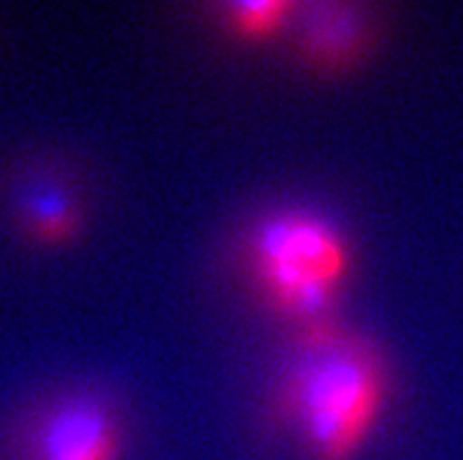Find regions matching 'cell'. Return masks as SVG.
Returning a JSON list of instances; mask_svg holds the SVG:
<instances>
[{"label":"cell","mask_w":463,"mask_h":460,"mask_svg":"<svg viewBox=\"0 0 463 460\" xmlns=\"http://www.w3.org/2000/svg\"><path fill=\"white\" fill-rule=\"evenodd\" d=\"M386 402V371L374 345L327 322L308 326L280 385V408L311 460H353Z\"/></svg>","instance_id":"1"},{"label":"cell","mask_w":463,"mask_h":460,"mask_svg":"<svg viewBox=\"0 0 463 460\" xmlns=\"http://www.w3.org/2000/svg\"><path fill=\"white\" fill-rule=\"evenodd\" d=\"M261 292L282 314L320 324L351 268L339 228L316 211L280 210L266 216L250 239Z\"/></svg>","instance_id":"2"},{"label":"cell","mask_w":463,"mask_h":460,"mask_svg":"<svg viewBox=\"0 0 463 460\" xmlns=\"http://www.w3.org/2000/svg\"><path fill=\"white\" fill-rule=\"evenodd\" d=\"M120 427L111 407L92 395H66L47 408L31 437V460H118Z\"/></svg>","instance_id":"3"},{"label":"cell","mask_w":463,"mask_h":460,"mask_svg":"<svg viewBox=\"0 0 463 460\" xmlns=\"http://www.w3.org/2000/svg\"><path fill=\"white\" fill-rule=\"evenodd\" d=\"M299 22V50L313 69L341 70L360 57L367 19L351 3L308 5Z\"/></svg>","instance_id":"4"},{"label":"cell","mask_w":463,"mask_h":460,"mask_svg":"<svg viewBox=\"0 0 463 460\" xmlns=\"http://www.w3.org/2000/svg\"><path fill=\"white\" fill-rule=\"evenodd\" d=\"M14 214L22 233L47 247L71 242L82 223L80 204L73 191L52 176L24 181L14 200Z\"/></svg>","instance_id":"5"},{"label":"cell","mask_w":463,"mask_h":460,"mask_svg":"<svg viewBox=\"0 0 463 460\" xmlns=\"http://www.w3.org/2000/svg\"><path fill=\"white\" fill-rule=\"evenodd\" d=\"M297 10L299 7L289 0H245L223 5L222 19L231 33L247 41H261L276 35Z\"/></svg>","instance_id":"6"}]
</instances>
